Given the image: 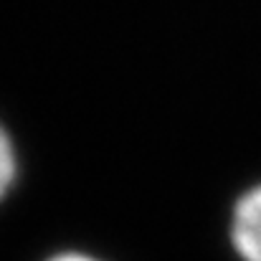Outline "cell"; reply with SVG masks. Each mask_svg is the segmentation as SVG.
I'll use <instances>...</instances> for the list:
<instances>
[{
  "mask_svg": "<svg viewBox=\"0 0 261 261\" xmlns=\"http://www.w3.org/2000/svg\"><path fill=\"white\" fill-rule=\"evenodd\" d=\"M231 241L244 261H261V185L239 198L231 218Z\"/></svg>",
  "mask_w": 261,
  "mask_h": 261,
  "instance_id": "cell-1",
  "label": "cell"
},
{
  "mask_svg": "<svg viewBox=\"0 0 261 261\" xmlns=\"http://www.w3.org/2000/svg\"><path fill=\"white\" fill-rule=\"evenodd\" d=\"M48 261H99L94 256H87V254H76V251H69V254H59V256H51Z\"/></svg>",
  "mask_w": 261,
  "mask_h": 261,
  "instance_id": "cell-3",
  "label": "cell"
},
{
  "mask_svg": "<svg viewBox=\"0 0 261 261\" xmlns=\"http://www.w3.org/2000/svg\"><path fill=\"white\" fill-rule=\"evenodd\" d=\"M18 175V160H15V147L8 137V132L0 127V200L3 195L13 188Z\"/></svg>",
  "mask_w": 261,
  "mask_h": 261,
  "instance_id": "cell-2",
  "label": "cell"
}]
</instances>
